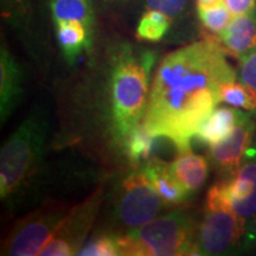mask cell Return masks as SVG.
<instances>
[{"label":"cell","instance_id":"obj_18","mask_svg":"<svg viewBox=\"0 0 256 256\" xmlns=\"http://www.w3.org/2000/svg\"><path fill=\"white\" fill-rule=\"evenodd\" d=\"M54 24L60 22H80L92 34L95 12L92 0H50Z\"/></svg>","mask_w":256,"mask_h":256},{"label":"cell","instance_id":"obj_20","mask_svg":"<svg viewBox=\"0 0 256 256\" xmlns=\"http://www.w3.org/2000/svg\"><path fill=\"white\" fill-rule=\"evenodd\" d=\"M171 24L172 20L166 14L154 10H146L138 23L136 37L142 40L159 42L168 34Z\"/></svg>","mask_w":256,"mask_h":256},{"label":"cell","instance_id":"obj_6","mask_svg":"<svg viewBox=\"0 0 256 256\" xmlns=\"http://www.w3.org/2000/svg\"><path fill=\"white\" fill-rule=\"evenodd\" d=\"M162 206L147 176L134 172L121 184L115 214L121 226L136 229L154 220Z\"/></svg>","mask_w":256,"mask_h":256},{"label":"cell","instance_id":"obj_27","mask_svg":"<svg viewBox=\"0 0 256 256\" xmlns=\"http://www.w3.org/2000/svg\"><path fill=\"white\" fill-rule=\"evenodd\" d=\"M224 2V0H197V8H210Z\"/></svg>","mask_w":256,"mask_h":256},{"label":"cell","instance_id":"obj_26","mask_svg":"<svg viewBox=\"0 0 256 256\" xmlns=\"http://www.w3.org/2000/svg\"><path fill=\"white\" fill-rule=\"evenodd\" d=\"M234 16L248 14L256 8V0H224Z\"/></svg>","mask_w":256,"mask_h":256},{"label":"cell","instance_id":"obj_22","mask_svg":"<svg viewBox=\"0 0 256 256\" xmlns=\"http://www.w3.org/2000/svg\"><path fill=\"white\" fill-rule=\"evenodd\" d=\"M197 11L203 26L216 34H220L228 26L234 17L226 2H220L210 8H197Z\"/></svg>","mask_w":256,"mask_h":256},{"label":"cell","instance_id":"obj_12","mask_svg":"<svg viewBox=\"0 0 256 256\" xmlns=\"http://www.w3.org/2000/svg\"><path fill=\"white\" fill-rule=\"evenodd\" d=\"M23 94V70L4 43L0 50V119L4 124Z\"/></svg>","mask_w":256,"mask_h":256},{"label":"cell","instance_id":"obj_16","mask_svg":"<svg viewBox=\"0 0 256 256\" xmlns=\"http://www.w3.org/2000/svg\"><path fill=\"white\" fill-rule=\"evenodd\" d=\"M54 25L63 57L72 64L83 50L90 48L92 34L80 22H60Z\"/></svg>","mask_w":256,"mask_h":256},{"label":"cell","instance_id":"obj_13","mask_svg":"<svg viewBox=\"0 0 256 256\" xmlns=\"http://www.w3.org/2000/svg\"><path fill=\"white\" fill-rule=\"evenodd\" d=\"M220 46L240 60L256 50V8L234 16L228 26L218 34Z\"/></svg>","mask_w":256,"mask_h":256},{"label":"cell","instance_id":"obj_17","mask_svg":"<svg viewBox=\"0 0 256 256\" xmlns=\"http://www.w3.org/2000/svg\"><path fill=\"white\" fill-rule=\"evenodd\" d=\"M244 113L229 107H218L212 110L202 124L194 138L203 144L212 145L229 134L232 127L244 116Z\"/></svg>","mask_w":256,"mask_h":256},{"label":"cell","instance_id":"obj_21","mask_svg":"<svg viewBox=\"0 0 256 256\" xmlns=\"http://www.w3.org/2000/svg\"><path fill=\"white\" fill-rule=\"evenodd\" d=\"M220 101L235 108L256 112V90L244 82L224 83L220 89Z\"/></svg>","mask_w":256,"mask_h":256},{"label":"cell","instance_id":"obj_1","mask_svg":"<svg viewBox=\"0 0 256 256\" xmlns=\"http://www.w3.org/2000/svg\"><path fill=\"white\" fill-rule=\"evenodd\" d=\"M234 81L235 72L218 43L200 40L180 48L156 69L144 126L174 142L179 152L188 151L191 139L220 102V87Z\"/></svg>","mask_w":256,"mask_h":256},{"label":"cell","instance_id":"obj_9","mask_svg":"<svg viewBox=\"0 0 256 256\" xmlns=\"http://www.w3.org/2000/svg\"><path fill=\"white\" fill-rule=\"evenodd\" d=\"M254 130V122L244 115L228 136L210 145V159L220 172L229 177L241 168L252 148Z\"/></svg>","mask_w":256,"mask_h":256},{"label":"cell","instance_id":"obj_2","mask_svg":"<svg viewBox=\"0 0 256 256\" xmlns=\"http://www.w3.org/2000/svg\"><path fill=\"white\" fill-rule=\"evenodd\" d=\"M154 62L152 51H134L130 48L118 57L110 78V106L114 133L119 142H124L144 119Z\"/></svg>","mask_w":256,"mask_h":256},{"label":"cell","instance_id":"obj_8","mask_svg":"<svg viewBox=\"0 0 256 256\" xmlns=\"http://www.w3.org/2000/svg\"><path fill=\"white\" fill-rule=\"evenodd\" d=\"M244 234V218L228 208L208 209L197 232V255H218Z\"/></svg>","mask_w":256,"mask_h":256},{"label":"cell","instance_id":"obj_5","mask_svg":"<svg viewBox=\"0 0 256 256\" xmlns=\"http://www.w3.org/2000/svg\"><path fill=\"white\" fill-rule=\"evenodd\" d=\"M66 215L64 204H48L16 224L2 247V255H40Z\"/></svg>","mask_w":256,"mask_h":256},{"label":"cell","instance_id":"obj_15","mask_svg":"<svg viewBox=\"0 0 256 256\" xmlns=\"http://www.w3.org/2000/svg\"><path fill=\"white\" fill-rule=\"evenodd\" d=\"M171 170L188 196L197 192L206 183L209 174V164L203 156L188 151L179 152L171 162Z\"/></svg>","mask_w":256,"mask_h":256},{"label":"cell","instance_id":"obj_23","mask_svg":"<svg viewBox=\"0 0 256 256\" xmlns=\"http://www.w3.org/2000/svg\"><path fill=\"white\" fill-rule=\"evenodd\" d=\"M78 255L81 256H118L120 255L118 236H96L80 249Z\"/></svg>","mask_w":256,"mask_h":256},{"label":"cell","instance_id":"obj_4","mask_svg":"<svg viewBox=\"0 0 256 256\" xmlns=\"http://www.w3.org/2000/svg\"><path fill=\"white\" fill-rule=\"evenodd\" d=\"M48 124L42 114H31L6 140L0 153V194L8 200L36 172L44 151Z\"/></svg>","mask_w":256,"mask_h":256},{"label":"cell","instance_id":"obj_7","mask_svg":"<svg viewBox=\"0 0 256 256\" xmlns=\"http://www.w3.org/2000/svg\"><path fill=\"white\" fill-rule=\"evenodd\" d=\"M104 198V188L98 190L86 198L82 203L70 209L64 216L55 235L40 252L42 256L76 255L82 247L86 236L98 215Z\"/></svg>","mask_w":256,"mask_h":256},{"label":"cell","instance_id":"obj_11","mask_svg":"<svg viewBox=\"0 0 256 256\" xmlns=\"http://www.w3.org/2000/svg\"><path fill=\"white\" fill-rule=\"evenodd\" d=\"M50 0H2V17L23 40H34Z\"/></svg>","mask_w":256,"mask_h":256},{"label":"cell","instance_id":"obj_3","mask_svg":"<svg viewBox=\"0 0 256 256\" xmlns=\"http://www.w3.org/2000/svg\"><path fill=\"white\" fill-rule=\"evenodd\" d=\"M196 238L192 220L172 212L118 236V243L120 255L126 256L197 255Z\"/></svg>","mask_w":256,"mask_h":256},{"label":"cell","instance_id":"obj_14","mask_svg":"<svg viewBox=\"0 0 256 256\" xmlns=\"http://www.w3.org/2000/svg\"><path fill=\"white\" fill-rule=\"evenodd\" d=\"M142 172L151 180L164 206H178L188 197V192L174 177L171 164L158 158H153L147 162Z\"/></svg>","mask_w":256,"mask_h":256},{"label":"cell","instance_id":"obj_25","mask_svg":"<svg viewBox=\"0 0 256 256\" xmlns=\"http://www.w3.org/2000/svg\"><path fill=\"white\" fill-rule=\"evenodd\" d=\"M241 81L256 90V50L240 58Z\"/></svg>","mask_w":256,"mask_h":256},{"label":"cell","instance_id":"obj_19","mask_svg":"<svg viewBox=\"0 0 256 256\" xmlns=\"http://www.w3.org/2000/svg\"><path fill=\"white\" fill-rule=\"evenodd\" d=\"M156 139V136L150 133L142 122L133 128L122 142L130 162L134 165H139L142 162L148 160L154 150Z\"/></svg>","mask_w":256,"mask_h":256},{"label":"cell","instance_id":"obj_28","mask_svg":"<svg viewBox=\"0 0 256 256\" xmlns=\"http://www.w3.org/2000/svg\"><path fill=\"white\" fill-rule=\"evenodd\" d=\"M102 2H104V4L107 5H126V4H130V2H136V0H102Z\"/></svg>","mask_w":256,"mask_h":256},{"label":"cell","instance_id":"obj_10","mask_svg":"<svg viewBox=\"0 0 256 256\" xmlns=\"http://www.w3.org/2000/svg\"><path fill=\"white\" fill-rule=\"evenodd\" d=\"M248 156L235 174L220 182L229 208L243 218L256 214V150L252 156L249 150Z\"/></svg>","mask_w":256,"mask_h":256},{"label":"cell","instance_id":"obj_24","mask_svg":"<svg viewBox=\"0 0 256 256\" xmlns=\"http://www.w3.org/2000/svg\"><path fill=\"white\" fill-rule=\"evenodd\" d=\"M188 0H146V10H154L168 16L172 22L183 16Z\"/></svg>","mask_w":256,"mask_h":256}]
</instances>
